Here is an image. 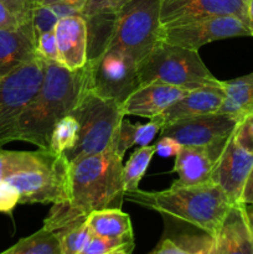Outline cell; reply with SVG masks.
<instances>
[{
	"mask_svg": "<svg viewBox=\"0 0 253 254\" xmlns=\"http://www.w3.org/2000/svg\"><path fill=\"white\" fill-rule=\"evenodd\" d=\"M253 241L240 203L228 211L215 237V254H252Z\"/></svg>",
	"mask_w": 253,
	"mask_h": 254,
	"instance_id": "cell-19",
	"label": "cell"
},
{
	"mask_svg": "<svg viewBox=\"0 0 253 254\" xmlns=\"http://www.w3.org/2000/svg\"><path fill=\"white\" fill-rule=\"evenodd\" d=\"M131 0H87L81 15L86 19L102 15H114Z\"/></svg>",
	"mask_w": 253,
	"mask_h": 254,
	"instance_id": "cell-29",
	"label": "cell"
},
{
	"mask_svg": "<svg viewBox=\"0 0 253 254\" xmlns=\"http://www.w3.org/2000/svg\"><path fill=\"white\" fill-rule=\"evenodd\" d=\"M25 24L20 20V17L0 0V29H6V27H16L19 25Z\"/></svg>",
	"mask_w": 253,
	"mask_h": 254,
	"instance_id": "cell-36",
	"label": "cell"
},
{
	"mask_svg": "<svg viewBox=\"0 0 253 254\" xmlns=\"http://www.w3.org/2000/svg\"><path fill=\"white\" fill-rule=\"evenodd\" d=\"M247 25L253 36V0H247Z\"/></svg>",
	"mask_w": 253,
	"mask_h": 254,
	"instance_id": "cell-42",
	"label": "cell"
},
{
	"mask_svg": "<svg viewBox=\"0 0 253 254\" xmlns=\"http://www.w3.org/2000/svg\"><path fill=\"white\" fill-rule=\"evenodd\" d=\"M138 124V123H136ZM136 124H133L128 119H123L121 127L117 133L116 141H114L113 150L121 156L124 158V154L126 153L129 148L135 145V133H136Z\"/></svg>",
	"mask_w": 253,
	"mask_h": 254,
	"instance_id": "cell-30",
	"label": "cell"
},
{
	"mask_svg": "<svg viewBox=\"0 0 253 254\" xmlns=\"http://www.w3.org/2000/svg\"><path fill=\"white\" fill-rule=\"evenodd\" d=\"M86 1L87 0H39L37 2H40V4H45V5L54 4V2H64V4L72 5V6H74L76 9H78L79 11H82Z\"/></svg>",
	"mask_w": 253,
	"mask_h": 254,
	"instance_id": "cell-41",
	"label": "cell"
},
{
	"mask_svg": "<svg viewBox=\"0 0 253 254\" xmlns=\"http://www.w3.org/2000/svg\"><path fill=\"white\" fill-rule=\"evenodd\" d=\"M87 89V67L71 71L55 61H45L44 79L17 123L16 140L49 150L55 124L68 116Z\"/></svg>",
	"mask_w": 253,
	"mask_h": 254,
	"instance_id": "cell-2",
	"label": "cell"
},
{
	"mask_svg": "<svg viewBox=\"0 0 253 254\" xmlns=\"http://www.w3.org/2000/svg\"><path fill=\"white\" fill-rule=\"evenodd\" d=\"M0 180L17 189L20 205L64 202L71 191V163L64 154L45 149L14 151L0 148Z\"/></svg>",
	"mask_w": 253,
	"mask_h": 254,
	"instance_id": "cell-3",
	"label": "cell"
},
{
	"mask_svg": "<svg viewBox=\"0 0 253 254\" xmlns=\"http://www.w3.org/2000/svg\"><path fill=\"white\" fill-rule=\"evenodd\" d=\"M165 123L161 116H156L154 118L149 119L148 123L145 124H136V133H135V145L145 146L150 144L154 136L156 135L159 130L164 128Z\"/></svg>",
	"mask_w": 253,
	"mask_h": 254,
	"instance_id": "cell-33",
	"label": "cell"
},
{
	"mask_svg": "<svg viewBox=\"0 0 253 254\" xmlns=\"http://www.w3.org/2000/svg\"><path fill=\"white\" fill-rule=\"evenodd\" d=\"M233 136L241 148L253 154V111L238 122L233 130Z\"/></svg>",
	"mask_w": 253,
	"mask_h": 254,
	"instance_id": "cell-31",
	"label": "cell"
},
{
	"mask_svg": "<svg viewBox=\"0 0 253 254\" xmlns=\"http://www.w3.org/2000/svg\"><path fill=\"white\" fill-rule=\"evenodd\" d=\"M54 233L59 240L62 254H79L92 237V232L87 222L62 228Z\"/></svg>",
	"mask_w": 253,
	"mask_h": 254,
	"instance_id": "cell-26",
	"label": "cell"
},
{
	"mask_svg": "<svg viewBox=\"0 0 253 254\" xmlns=\"http://www.w3.org/2000/svg\"><path fill=\"white\" fill-rule=\"evenodd\" d=\"M126 247H134V237L109 238L92 235L84 250L79 254H112Z\"/></svg>",
	"mask_w": 253,
	"mask_h": 254,
	"instance_id": "cell-28",
	"label": "cell"
},
{
	"mask_svg": "<svg viewBox=\"0 0 253 254\" xmlns=\"http://www.w3.org/2000/svg\"><path fill=\"white\" fill-rule=\"evenodd\" d=\"M45 61L36 59L0 78V148L16 140L17 123L44 79Z\"/></svg>",
	"mask_w": 253,
	"mask_h": 254,
	"instance_id": "cell-9",
	"label": "cell"
},
{
	"mask_svg": "<svg viewBox=\"0 0 253 254\" xmlns=\"http://www.w3.org/2000/svg\"><path fill=\"white\" fill-rule=\"evenodd\" d=\"M49 6L59 16V19L67 16H74V15H81V11L78 9H76L72 5L64 4V2H54V4H49Z\"/></svg>",
	"mask_w": 253,
	"mask_h": 254,
	"instance_id": "cell-38",
	"label": "cell"
},
{
	"mask_svg": "<svg viewBox=\"0 0 253 254\" xmlns=\"http://www.w3.org/2000/svg\"><path fill=\"white\" fill-rule=\"evenodd\" d=\"M241 207H242L243 216H245L246 223L250 230L251 237L253 241V202H241Z\"/></svg>",
	"mask_w": 253,
	"mask_h": 254,
	"instance_id": "cell-39",
	"label": "cell"
},
{
	"mask_svg": "<svg viewBox=\"0 0 253 254\" xmlns=\"http://www.w3.org/2000/svg\"><path fill=\"white\" fill-rule=\"evenodd\" d=\"M124 198L180 220L216 237L232 203L217 184L178 185L163 191H126Z\"/></svg>",
	"mask_w": 253,
	"mask_h": 254,
	"instance_id": "cell-4",
	"label": "cell"
},
{
	"mask_svg": "<svg viewBox=\"0 0 253 254\" xmlns=\"http://www.w3.org/2000/svg\"><path fill=\"white\" fill-rule=\"evenodd\" d=\"M138 77L140 84L163 82L185 91L202 87L220 86L203 61L198 51L176 46L159 40L151 51L138 62Z\"/></svg>",
	"mask_w": 253,
	"mask_h": 254,
	"instance_id": "cell-5",
	"label": "cell"
},
{
	"mask_svg": "<svg viewBox=\"0 0 253 254\" xmlns=\"http://www.w3.org/2000/svg\"><path fill=\"white\" fill-rule=\"evenodd\" d=\"M69 114L79 123L77 144L72 150L64 153L71 164L86 156L112 150L119 127L126 117L122 104L97 96L88 87Z\"/></svg>",
	"mask_w": 253,
	"mask_h": 254,
	"instance_id": "cell-6",
	"label": "cell"
},
{
	"mask_svg": "<svg viewBox=\"0 0 253 254\" xmlns=\"http://www.w3.org/2000/svg\"><path fill=\"white\" fill-rule=\"evenodd\" d=\"M36 59L39 57L30 21L0 29V78Z\"/></svg>",
	"mask_w": 253,
	"mask_h": 254,
	"instance_id": "cell-17",
	"label": "cell"
},
{
	"mask_svg": "<svg viewBox=\"0 0 253 254\" xmlns=\"http://www.w3.org/2000/svg\"><path fill=\"white\" fill-rule=\"evenodd\" d=\"M59 20V16L52 11L49 5L40 4V2H35L31 5L30 24H31L35 40L44 32L52 31Z\"/></svg>",
	"mask_w": 253,
	"mask_h": 254,
	"instance_id": "cell-27",
	"label": "cell"
},
{
	"mask_svg": "<svg viewBox=\"0 0 253 254\" xmlns=\"http://www.w3.org/2000/svg\"><path fill=\"white\" fill-rule=\"evenodd\" d=\"M59 49V64L71 71L88 61V22L82 15L62 17L54 29Z\"/></svg>",
	"mask_w": 253,
	"mask_h": 254,
	"instance_id": "cell-14",
	"label": "cell"
},
{
	"mask_svg": "<svg viewBox=\"0 0 253 254\" xmlns=\"http://www.w3.org/2000/svg\"><path fill=\"white\" fill-rule=\"evenodd\" d=\"M223 98H225V91L221 82L220 86L202 87V88L189 91L185 96L174 102L160 116L163 117L166 126L179 119L218 113Z\"/></svg>",
	"mask_w": 253,
	"mask_h": 254,
	"instance_id": "cell-18",
	"label": "cell"
},
{
	"mask_svg": "<svg viewBox=\"0 0 253 254\" xmlns=\"http://www.w3.org/2000/svg\"><path fill=\"white\" fill-rule=\"evenodd\" d=\"M1 1H4L22 22L30 21V9H31L30 0H1Z\"/></svg>",
	"mask_w": 253,
	"mask_h": 254,
	"instance_id": "cell-37",
	"label": "cell"
},
{
	"mask_svg": "<svg viewBox=\"0 0 253 254\" xmlns=\"http://www.w3.org/2000/svg\"><path fill=\"white\" fill-rule=\"evenodd\" d=\"M92 235L109 238L134 237L130 217L121 208L93 211L86 220Z\"/></svg>",
	"mask_w": 253,
	"mask_h": 254,
	"instance_id": "cell-21",
	"label": "cell"
},
{
	"mask_svg": "<svg viewBox=\"0 0 253 254\" xmlns=\"http://www.w3.org/2000/svg\"><path fill=\"white\" fill-rule=\"evenodd\" d=\"M252 254H253V251H252Z\"/></svg>",
	"mask_w": 253,
	"mask_h": 254,
	"instance_id": "cell-45",
	"label": "cell"
},
{
	"mask_svg": "<svg viewBox=\"0 0 253 254\" xmlns=\"http://www.w3.org/2000/svg\"><path fill=\"white\" fill-rule=\"evenodd\" d=\"M240 36H251V31L247 22L235 15L201 17L160 30V40L195 51L210 42Z\"/></svg>",
	"mask_w": 253,
	"mask_h": 254,
	"instance_id": "cell-10",
	"label": "cell"
},
{
	"mask_svg": "<svg viewBox=\"0 0 253 254\" xmlns=\"http://www.w3.org/2000/svg\"><path fill=\"white\" fill-rule=\"evenodd\" d=\"M155 148L156 153L161 158H176L183 145L170 136H161L160 140L155 144Z\"/></svg>",
	"mask_w": 253,
	"mask_h": 254,
	"instance_id": "cell-35",
	"label": "cell"
},
{
	"mask_svg": "<svg viewBox=\"0 0 253 254\" xmlns=\"http://www.w3.org/2000/svg\"><path fill=\"white\" fill-rule=\"evenodd\" d=\"M17 205H20L17 189L9 181L0 180V212L11 215Z\"/></svg>",
	"mask_w": 253,
	"mask_h": 254,
	"instance_id": "cell-34",
	"label": "cell"
},
{
	"mask_svg": "<svg viewBox=\"0 0 253 254\" xmlns=\"http://www.w3.org/2000/svg\"><path fill=\"white\" fill-rule=\"evenodd\" d=\"M0 254H62V252L56 235L42 227L31 236L17 241V243Z\"/></svg>",
	"mask_w": 253,
	"mask_h": 254,
	"instance_id": "cell-23",
	"label": "cell"
},
{
	"mask_svg": "<svg viewBox=\"0 0 253 254\" xmlns=\"http://www.w3.org/2000/svg\"><path fill=\"white\" fill-rule=\"evenodd\" d=\"M87 67V87L104 99L123 104L140 86L136 61L118 49H103L89 57Z\"/></svg>",
	"mask_w": 253,
	"mask_h": 254,
	"instance_id": "cell-8",
	"label": "cell"
},
{
	"mask_svg": "<svg viewBox=\"0 0 253 254\" xmlns=\"http://www.w3.org/2000/svg\"><path fill=\"white\" fill-rule=\"evenodd\" d=\"M189 91L163 82L140 84L122 104L124 116H136L151 119L160 116L174 102Z\"/></svg>",
	"mask_w": 253,
	"mask_h": 254,
	"instance_id": "cell-15",
	"label": "cell"
},
{
	"mask_svg": "<svg viewBox=\"0 0 253 254\" xmlns=\"http://www.w3.org/2000/svg\"><path fill=\"white\" fill-rule=\"evenodd\" d=\"M149 254H215V237L202 231L166 237Z\"/></svg>",
	"mask_w": 253,
	"mask_h": 254,
	"instance_id": "cell-22",
	"label": "cell"
},
{
	"mask_svg": "<svg viewBox=\"0 0 253 254\" xmlns=\"http://www.w3.org/2000/svg\"><path fill=\"white\" fill-rule=\"evenodd\" d=\"M241 202H253V169L248 176L247 183H246Z\"/></svg>",
	"mask_w": 253,
	"mask_h": 254,
	"instance_id": "cell-40",
	"label": "cell"
},
{
	"mask_svg": "<svg viewBox=\"0 0 253 254\" xmlns=\"http://www.w3.org/2000/svg\"><path fill=\"white\" fill-rule=\"evenodd\" d=\"M37 1H39V0H30V2H31V5L35 4V2H37Z\"/></svg>",
	"mask_w": 253,
	"mask_h": 254,
	"instance_id": "cell-44",
	"label": "cell"
},
{
	"mask_svg": "<svg viewBox=\"0 0 253 254\" xmlns=\"http://www.w3.org/2000/svg\"><path fill=\"white\" fill-rule=\"evenodd\" d=\"M37 57L44 61L59 62V49L54 30L44 32L35 40Z\"/></svg>",
	"mask_w": 253,
	"mask_h": 254,
	"instance_id": "cell-32",
	"label": "cell"
},
{
	"mask_svg": "<svg viewBox=\"0 0 253 254\" xmlns=\"http://www.w3.org/2000/svg\"><path fill=\"white\" fill-rule=\"evenodd\" d=\"M228 140V139H227ZM226 143L208 146H183L175 158L173 171L179 175L178 185L192 186L212 183V169Z\"/></svg>",
	"mask_w": 253,
	"mask_h": 254,
	"instance_id": "cell-16",
	"label": "cell"
},
{
	"mask_svg": "<svg viewBox=\"0 0 253 254\" xmlns=\"http://www.w3.org/2000/svg\"><path fill=\"white\" fill-rule=\"evenodd\" d=\"M161 27L217 15H235L247 22V0H159Z\"/></svg>",
	"mask_w": 253,
	"mask_h": 254,
	"instance_id": "cell-13",
	"label": "cell"
},
{
	"mask_svg": "<svg viewBox=\"0 0 253 254\" xmlns=\"http://www.w3.org/2000/svg\"><path fill=\"white\" fill-rule=\"evenodd\" d=\"M123 159L112 149L71 164V191L54 203L42 227L51 232L86 222L93 211L121 208L124 200Z\"/></svg>",
	"mask_w": 253,
	"mask_h": 254,
	"instance_id": "cell-1",
	"label": "cell"
},
{
	"mask_svg": "<svg viewBox=\"0 0 253 254\" xmlns=\"http://www.w3.org/2000/svg\"><path fill=\"white\" fill-rule=\"evenodd\" d=\"M238 122L226 114L212 113L190 117L169 123L161 129V136H170L183 146L217 145L227 141Z\"/></svg>",
	"mask_w": 253,
	"mask_h": 254,
	"instance_id": "cell-11",
	"label": "cell"
},
{
	"mask_svg": "<svg viewBox=\"0 0 253 254\" xmlns=\"http://www.w3.org/2000/svg\"><path fill=\"white\" fill-rule=\"evenodd\" d=\"M160 30L159 0H131L113 15L103 49L122 50L138 64L160 40Z\"/></svg>",
	"mask_w": 253,
	"mask_h": 254,
	"instance_id": "cell-7",
	"label": "cell"
},
{
	"mask_svg": "<svg viewBox=\"0 0 253 254\" xmlns=\"http://www.w3.org/2000/svg\"><path fill=\"white\" fill-rule=\"evenodd\" d=\"M253 169V154L241 148L233 133L226 141L212 169V181L226 193L232 205L241 203L242 193Z\"/></svg>",
	"mask_w": 253,
	"mask_h": 254,
	"instance_id": "cell-12",
	"label": "cell"
},
{
	"mask_svg": "<svg viewBox=\"0 0 253 254\" xmlns=\"http://www.w3.org/2000/svg\"><path fill=\"white\" fill-rule=\"evenodd\" d=\"M225 98L218 113L240 122L253 111V72L230 81H222Z\"/></svg>",
	"mask_w": 253,
	"mask_h": 254,
	"instance_id": "cell-20",
	"label": "cell"
},
{
	"mask_svg": "<svg viewBox=\"0 0 253 254\" xmlns=\"http://www.w3.org/2000/svg\"><path fill=\"white\" fill-rule=\"evenodd\" d=\"M133 250H134V247H126V248H123V250L117 251V252H114L112 254H131Z\"/></svg>",
	"mask_w": 253,
	"mask_h": 254,
	"instance_id": "cell-43",
	"label": "cell"
},
{
	"mask_svg": "<svg viewBox=\"0 0 253 254\" xmlns=\"http://www.w3.org/2000/svg\"><path fill=\"white\" fill-rule=\"evenodd\" d=\"M155 145H145L136 149L126 165H123V181L126 191H134L138 189L139 183L145 175L154 154Z\"/></svg>",
	"mask_w": 253,
	"mask_h": 254,
	"instance_id": "cell-24",
	"label": "cell"
},
{
	"mask_svg": "<svg viewBox=\"0 0 253 254\" xmlns=\"http://www.w3.org/2000/svg\"><path fill=\"white\" fill-rule=\"evenodd\" d=\"M79 123L72 114L63 117L55 124L50 136L49 150L55 154H64L72 150L77 144Z\"/></svg>",
	"mask_w": 253,
	"mask_h": 254,
	"instance_id": "cell-25",
	"label": "cell"
}]
</instances>
